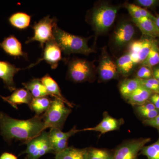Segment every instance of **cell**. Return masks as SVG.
Wrapping results in <instances>:
<instances>
[{
    "mask_svg": "<svg viewBox=\"0 0 159 159\" xmlns=\"http://www.w3.org/2000/svg\"><path fill=\"white\" fill-rule=\"evenodd\" d=\"M88 148L68 147L55 154V159H87Z\"/></svg>",
    "mask_w": 159,
    "mask_h": 159,
    "instance_id": "obj_19",
    "label": "cell"
},
{
    "mask_svg": "<svg viewBox=\"0 0 159 159\" xmlns=\"http://www.w3.org/2000/svg\"><path fill=\"white\" fill-rule=\"evenodd\" d=\"M150 138H139L124 141L114 150L113 159H139L143 147L151 141Z\"/></svg>",
    "mask_w": 159,
    "mask_h": 159,
    "instance_id": "obj_7",
    "label": "cell"
},
{
    "mask_svg": "<svg viewBox=\"0 0 159 159\" xmlns=\"http://www.w3.org/2000/svg\"><path fill=\"white\" fill-rule=\"evenodd\" d=\"M125 7L132 17V19L138 20L143 17L142 11L143 8L140 6L133 4H127Z\"/></svg>",
    "mask_w": 159,
    "mask_h": 159,
    "instance_id": "obj_32",
    "label": "cell"
},
{
    "mask_svg": "<svg viewBox=\"0 0 159 159\" xmlns=\"http://www.w3.org/2000/svg\"><path fill=\"white\" fill-rule=\"evenodd\" d=\"M135 2L138 5L146 8H152L158 5L159 1L157 0H137Z\"/></svg>",
    "mask_w": 159,
    "mask_h": 159,
    "instance_id": "obj_36",
    "label": "cell"
},
{
    "mask_svg": "<svg viewBox=\"0 0 159 159\" xmlns=\"http://www.w3.org/2000/svg\"><path fill=\"white\" fill-rule=\"evenodd\" d=\"M0 159H17V158L12 154L5 152L1 155Z\"/></svg>",
    "mask_w": 159,
    "mask_h": 159,
    "instance_id": "obj_39",
    "label": "cell"
},
{
    "mask_svg": "<svg viewBox=\"0 0 159 159\" xmlns=\"http://www.w3.org/2000/svg\"><path fill=\"white\" fill-rule=\"evenodd\" d=\"M114 150L105 148H88L87 159H113Z\"/></svg>",
    "mask_w": 159,
    "mask_h": 159,
    "instance_id": "obj_26",
    "label": "cell"
},
{
    "mask_svg": "<svg viewBox=\"0 0 159 159\" xmlns=\"http://www.w3.org/2000/svg\"><path fill=\"white\" fill-rule=\"evenodd\" d=\"M134 33L135 29L132 24L129 22L122 23L114 32V43L117 47H123L131 41Z\"/></svg>",
    "mask_w": 159,
    "mask_h": 159,
    "instance_id": "obj_11",
    "label": "cell"
},
{
    "mask_svg": "<svg viewBox=\"0 0 159 159\" xmlns=\"http://www.w3.org/2000/svg\"><path fill=\"white\" fill-rule=\"evenodd\" d=\"M143 43V39L138 40L131 43L129 46V53L135 64H139V55Z\"/></svg>",
    "mask_w": 159,
    "mask_h": 159,
    "instance_id": "obj_31",
    "label": "cell"
},
{
    "mask_svg": "<svg viewBox=\"0 0 159 159\" xmlns=\"http://www.w3.org/2000/svg\"><path fill=\"white\" fill-rule=\"evenodd\" d=\"M153 77V72L150 67L143 66L139 68L137 72L136 78L139 79L146 80Z\"/></svg>",
    "mask_w": 159,
    "mask_h": 159,
    "instance_id": "obj_35",
    "label": "cell"
},
{
    "mask_svg": "<svg viewBox=\"0 0 159 159\" xmlns=\"http://www.w3.org/2000/svg\"><path fill=\"white\" fill-rule=\"evenodd\" d=\"M139 154L145 156L147 159H159V137L153 144L144 146Z\"/></svg>",
    "mask_w": 159,
    "mask_h": 159,
    "instance_id": "obj_28",
    "label": "cell"
},
{
    "mask_svg": "<svg viewBox=\"0 0 159 159\" xmlns=\"http://www.w3.org/2000/svg\"><path fill=\"white\" fill-rule=\"evenodd\" d=\"M21 70L10 63L0 61V78L2 80L6 87L11 92L16 90L14 76Z\"/></svg>",
    "mask_w": 159,
    "mask_h": 159,
    "instance_id": "obj_12",
    "label": "cell"
},
{
    "mask_svg": "<svg viewBox=\"0 0 159 159\" xmlns=\"http://www.w3.org/2000/svg\"><path fill=\"white\" fill-rule=\"evenodd\" d=\"M0 46L7 54L11 56L28 58V54L23 51L21 43L14 35L6 38L0 43Z\"/></svg>",
    "mask_w": 159,
    "mask_h": 159,
    "instance_id": "obj_13",
    "label": "cell"
},
{
    "mask_svg": "<svg viewBox=\"0 0 159 159\" xmlns=\"http://www.w3.org/2000/svg\"><path fill=\"white\" fill-rule=\"evenodd\" d=\"M61 53V49L54 39L51 40L45 45L42 57L39 59L35 63L29 66L28 68L34 66L44 60L51 66L52 69H56L60 61L62 59Z\"/></svg>",
    "mask_w": 159,
    "mask_h": 159,
    "instance_id": "obj_8",
    "label": "cell"
},
{
    "mask_svg": "<svg viewBox=\"0 0 159 159\" xmlns=\"http://www.w3.org/2000/svg\"><path fill=\"white\" fill-rule=\"evenodd\" d=\"M31 16L23 12H17L11 15L9 18L10 24L16 29L24 30L30 26Z\"/></svg>",
    "mask_w": 159,
    "mask_h": 159,
    "instance_id": "obj_23",
    "label": "cell"
},
{
    "mask_svg": "<svg viewBox=\"0 0 159 159\" xmlns=\"http://www.w3.org/2000/svg\"><path fill=\"white\" fill-rule=\"evenodd\" d=\"M159 63V48L157 44L153 42L148 56L142 63V66L148 67L154 66Z\"/></svg>",
    "mask_w": 159,
    "mask_h": 159,
    "instance_id": "obj_27",
    "label": "cell"
},
{
    "mask_svg": "<svg viewBox=\"0 0 159 159\" xmlns=\"http://www.w3.org/2000/svg\"><path fill=\"white\" fill-rule=\"evenodd\" d=\"M153 42L152 40L147 39H143V43L139 55V63L142 64L148 56Z\"/></svg>",
    "mask_w": 159,
    "mask_h": 159,
    "instance_id": "obj_30",
    "label": "cell"
},
{
    "mask_svg": "<svg viewBox=\"0 0 159 159\" xmlns=\"http://www.w3.org/2000/svg\"><path fill=\"white\" fill-rule=\"evenodd\" d=\"M124 119H116L112 117L107 111L103 113V118L102 121L98 125L93 127L80 129V131H92L99 132L101 134L109 132L119 130L120 127L124 124Z\"/></svg>",
    "mask_w": 159,
    "mask_h": 159,
    "instance_id": "obj_10",
    "label": "cell"
},
{
    "mask_svg": "<svg viewBox=\"0 0 159 159\" xmlns=\"http://www.w3.org/2000/svg\"><path fill=\"white\" fill-rule=\"evenodd\" d=\"M22 84L25 88L31 93L33 98L52 97L42 83L40 79L34 78Z\"/></svg>",
    "mask_w": 159,
    "mask_h": 159,
    "instance_id": "obj_18",
    "label": "cell"
},
{
    "mask_svg": "<svg viewBox=\"0 0 159 159\" xmlns=\"http://www.w3.org/2000/svg\"><path fill=\"white\" fill-rule=\"evenodd\" d=\"M119 8L104 4L94 7L89 16L90 22L97 34L105 32L113 24Z\"/></svg>",
    "mask_w": 159,
    "mask_h": 159,
    "instance_id": "obj_3",
    "label": "cell"
},
{
    "mask_svg": "<svg viewBox=\"0 0 159 159\" xmlns=\"http://www.w3.org/2000/svg\"><path fill=\"white\" fill-rule=\"evenodd\" d=\"M80 132V129H77L76 126H74L67 132H64L61 129H51V130L49 132V135L51 141H53L66 137L70 138Z\"/></svg>",
    "mask_w": 159,
    "mask_h": 159,
    "instance_id": "obj_29",
    "label": "cell"
},
{
    "mask_svg": "<svg viewBox=\"0 0 159 159\" xmlns=\"http://www.w3.org/2000/svg\"><path fill=\"white\" fill-rule=\"evenodd\" d=\"M152 72H153V77L159 82V67H156L154 69Z\"/></svg>",
    "mask_w": 159,
    "mask_h": 159,
    "instance_id": "obj_40",
    "label": "cell"
},
{
    "mask_svg": "<svg viewBox=\"0 0 159 159\" xmlns=\"http://www.w3.org/2000/svg\"><path fill=\"white\" fill-rule=\"evenodd\" d=\"M70 138L66 137L63 139L51 141L54 153L56 154L68 147V141Z\"/></svg>",
    "mask_w": 159,
    "mask_h": 159,
    "instance_id": "obj_34",
    "label": "cell"
},
{
    "mask_svg": "<svg viewBox=\"0 0 159 159\" xmlns=\"http://www.w3.org/2000/svg\"><path fill=\"white\" fill-rule=\"evenodd\" d=\"M45 130L42 116H36L27 120L13 119L0 112V130L8 142L13 140L27 144Z\"/></svg>",
    "mask_w": 159,
    "mask_h": 159,
    "instance_id": "obj_1",
    "label": "cell"
},
{
    "mask_svg": "<svg viewBox=\"0 0 159 159\" xmlns=\"http://www.w3.org/2000/svg\"><path fill=\"white\" fill-rule=\"evenodd\" d=\"M149 102L152 103L157 109L159 110V94L153 93L149 99Z\"/></svg>",
    "mask_w": 159,
    "mask_h": 159,
    "instance_id": "obj_38",
    "label": "cell"
},
{
    "mask_svg": "<svg viewBox=\"0 0 159 159\" xmlns=\"http://www.w3.org/2000/svg\"><path fill=\"white\" fill-rule=\"evenodd\" d=\"M153 93V92L142 85L124 99L129 104L137 106L148 102Z\"/></svg>",
    "mask_w": 159,
    "mask_h": 159,
    "instance_id": "obj_15",
    "label": "cell"
},
{
    "mask_svg": "<svg viewBox=\"0 0 159 159\" xmlns=\"http://www.w3.org/2000/svg\"><path fill=\"white\" fill-rule=\"evenodd\" d=\"M132 20L143 34L151 37L159 38V28L152 20L147 17Z\"/></svg>",
    "mask_w": 159,
    "mask_h": 159,
    "instance_id": "obj_17",
    "label": "cell"
},
{
    "mask_svg": "<svg viewBox=\"0 0 159 159\" xmlns=\"http://www.w3.org/2000/svg\"><path fill=\"white\" fill-rule=\"evenodd\" d=\"M54 39L66 55L81 54L89 55L95 52L88 45L89 38H84L69 33L57 25L53 31Z\"/></svg>",
    "mask_w": 159,
    "mask_h": 159,
    "instance_id": "obj_2",
    "label": "cell"
},
{
    "mask_svg": "<svg viewBox=\"0 0 159 159\" xmlns=\"http://www.w3.org/2000/svg\"><path fill=\"white\" fill-rule=\"evenodd\" d=\"M57 20L47 16L34 23L31 28L34 31V35L26 41V44L36 41L39 43L42 48L43 49L46 43L54 39L53 31L54 27L57 25Z\"/></svg>",
    "mask_w": 159,
    "mask_h": 159,
    "instance_id": "obj_6",
    "label": "cell"
},
{
    "mask_svg": "<svg viewBox=\"0 0 159 159\" xmlns=\"http://www.w3.org/2000/svg\"><path fill=\"white\" fill-rule=\"evenodd\" d=\"M155 23L157 25L159 29V16L158 17H156V19Z\"/></svg>",
    "mask_w": 159,
    "mask_h": 159,
    "instance_id": "obj_41",
    "label": "cell"
},
{
    "mask_svg": "<svg viewBox=\"0 0 159 159\" xmlns=\"http://www.w3.org/2000/svg\"><path fill=\"white\" fill-rule=\"evenodd\" d=\"M40 80L43 85L45 86L48 92L51 94L52 97L61 100L71 108L74 107V105L68 101L62 96L61 91L57 83L50 75L48 74L46 75L45 76L42 77Z\"/></svg>",
    "mask_w": 159,
    "mask_h": 159,
    "instance_id": "obj_16",
    "label": "cell"
},
{
    "mask_svg": "<svg viewBox=\"0 0 159 159\" xmlns=\"http://www.w3.org/2000/svg\"><path fill=\"white\" fill-rule=\"evenodd\" d=\"M140 80L142 85L146 88L153 93L159 94V82L155 78L152 77L150 79Z\"/></svg>",
    "mask_w": 159,
    "mask_h": 159,
    "instance_id": "obj_33",
    "label": "cell"
},
{
    "mask_svg": "<svg viewBox=\"0 0 159 159\" xmlns=\"http://www.w3.org/2000/svg\"><path fill=\"white\" fill-rule=\"evenodd\" d=\"M43 141L42 133L27 143V146L24 153L27 154V159L40 158V152Z\"/></svg>",
    "mask_w": 159,
    "mask_h": 159,
    "instance_id": "obj_22",
    "label": "cell"
},
{
    "mask_svg": "<svg viewBox=\"0 0 159 159\" xmlns=\"http://www.w3.org/2000/svg\"><path fill=\"white\" fill-rule=\"evenodd\" d=\"M93 66L86 60L75 58L68 64L67 78L75 83L92 81L94 80Z\"/></svg>",
    "mask_w": 159,
    "mask_h": 159,
    "instance_id": "obj_5",
    "label": "cell"
},
{
    "mask_svg": "<svg viewBox=\"0 0 159 159\" xmlns=\"http://www.w3.org/2000/svg\"><path fill=\"white\" fill-rule=\"evenodd\" d=\"M142 85L140 79L136 77L132 79L123 80L119 84V92L125 99Z\"/></svg>",
    "mask_w": 159,
    "mask_h": 159,
    "instance_id": "obj_24",
    "label": "cell"
},
{
    "mask_svg": "<svg viewBox=\"0 0 159 159\" xmlns=\"http://www.w3.org/2000/svg\"><path fill=\"white\" fill-rule=\"evenodd\" d=\"M3 100L8 102L14 108L17 109V105L31 103L33 97L31 93L26 89H18L8 97H2Z\"/></svg>",
    "mask_w": 159,
    "mask_h": 159,
    "instance_id": "obj_14",
    "label": "cell"
},
{
    "mask_svg": "<svg viewBox=\"0 0 159 159\" xmlns=\"http://www.w3.org/2000/svg\"><path fill=\"white\" fill-rule=\"evenodd\" d=\"M134 108L137 116L142 120L153 119L159 114V110L149 101L142 105L134 106Z\"/></svg>",
    "mask_w": 159,
    "mask_h": 159,
    "instance_id": "obj_20",
    "label": "cell"
},
{
    "mask_svg": "<svg viewBox=\"0 0 159 159\" xmlns=\"http://www.w3.org/2000/svg\"><path fill=\"white\" fill-rule=\"evenodd\" d=\"M51 102L52 100L48 97L33 98L29 106L36 116H39L48 110Z\"/></svg>",
    "mask_w": 159,
    "mask_h": 159,
    "instance_id": "obj_25",
    "label": "cell"
},
{
    "mask_svg": "<svg viewBox=\"0 0 159 159\" xmlns=\"http://www.w3.org/2000/svg\"><path fill=\"white\" fill-rule=\"evenodd\" d=\"M98 71L99 80L102 82L116 79L119 76L116 63L106 52L102 54Z\"/></svg>",
    "mask_w": 159,
    "mask_h": 159,
    "instance_id": "obj_9",
    "label": "cell"
},
{
    "mask_svg": "<svg viewBox=\"0 0 159 159\" xmlns=\"http://www.w3.org/2000/svg\"><path fill=\"white\" fill-rule=\"evenodd\" d=\"M57 98L52 100L48 110L43 114L42 118L47 128L62 129L66 120L72 111L71 107Z\"/></svg>",
    "mask_w": 159,
    "mask_h": 159,
    "instance_id": "obj_4",
    "label": "cell"
},
{
    "mask_svg": "<svg viewBox=\"0 0 159 159\" xmlns=\"http://www.w3.org/2000/svg\"><path fill=\"white\" fill-rule=\"evenodd\" d=\"M116 63L119 74L125 77L130 75L136 65L129 53L118 58Z\"/></svg>",
    "mask_w": 159,
    "mask_h": 159,
    "instance_id": "obj_21",
    "label": "cell"
},
{
    "mask_svg": "<svg viewBox=\"0 0 159 159\" xmlns=\"http://www.w3.org/2000/svg\"><path fill=\"white\" fill-rule=\"evenodd\" d=\"M142 123L145 125L151 126L159 130V114L156 117L149 120H142Z\"/></svg>",
    "mask_w": 159,
    "mask_h": 159,
    "instance_id": "obj_37",
    "label": "cell"
},
{
    "mask_svg": "<svg viewBox=\"0 0 159 159\" xmlns=\"http://www.w3.org/2000/svg\"><path fill=\"white\" fill-rule=\"evenodd\" d=\"M0 97H1V96H0Z\"/></svg>",
    "mask_w": 159,
    "mask_h": 159,
    "instance_id": "obj_42",
    "label": "cell"
}]
</instances>
